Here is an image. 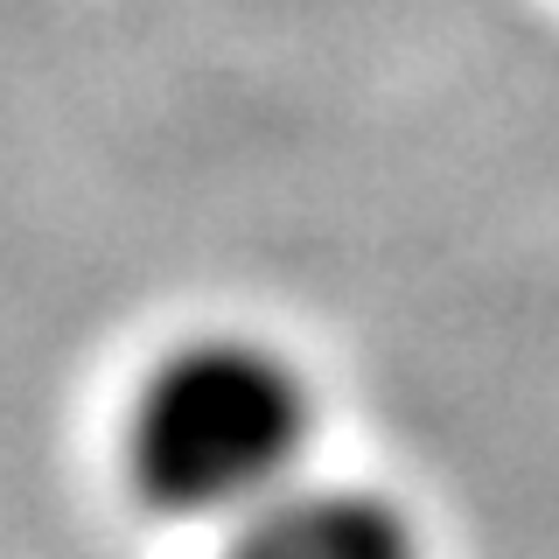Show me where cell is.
<instances>
[{"mask_svg": "<svg viewBox=\"0 0 559 559\" xmlns=\"http://www.w3.org/2000/svg\"><path fill=\"white\" fill-rule=\"evenodd\" d=\"M314 384L252 329L162 349L127 406V476L168 518L238 524L308 483Z\"/></svg>", "mask_w": 559, "mask_h": 559, "instance_id": "obj_1", "label": "cell"}, {"mask_svg": "<svg viewBox=\"0 0 559 559\" xmlns=\"http://www.w3.org/2000/svg\"><path fill=\"white\" fill-rule=\"evenodd\" d=\"M224 559H427L399 497L357 483H294L266 511L231 524Z\"/></svg>", "mask_w": 559, "mask_h": 559, "instance_id": "obj_2", "label": "cell"}]
</instances>
